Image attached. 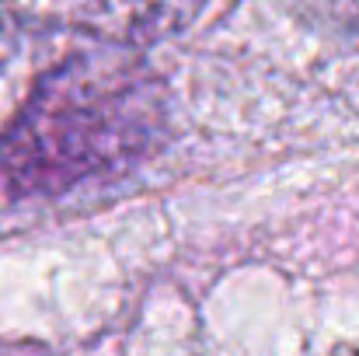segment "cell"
Segmentation results:
<instances>
[{
	"mask_svg": "<svg viewBox=\"0 0 359 356\" xmlns=\"http://www.w3.org/2000/svg\"><path fill=\"white\" fill-rule=\"evenodd\" d=\"M112 28L126 39H157L192 21L206 0H102Z\"/></svg>",
	"mask_w": 359,
	"mask_h": 356,
	"instance_id": "obj_2",
	"label": "cell"
},
{
	"mask_svg": "<svg viewBox=\"0 0 359 356\" xmlns=\"http://www.w3.org/2000/svg\"><path fill=\"white\" fill-rule=\"evenodd\" d=\"M300 18L346 49H359V0H293Z\"/></svg>",
	"mask_w": 359,
	"mask_h": 356,
	"instance_id": "obj_3",
	"label": "cell"
},
{
	"mask_svg": "<svg viewBox=\"0 0 359 356\" xmlns=\"http://www.w3.org/2000/svg\"><path fill=\"white\" fill-rule=\"evenodd\" d=\"M164 133V88L126 53L56 67L0 136V199H39L136 164Z\"/></svg>",
	"mask_w": 359,
	"mask_h": 356,
	"instance_id": "obj_1",
	"label": "cell"
}]
</instances>
